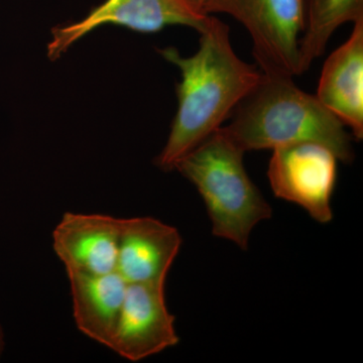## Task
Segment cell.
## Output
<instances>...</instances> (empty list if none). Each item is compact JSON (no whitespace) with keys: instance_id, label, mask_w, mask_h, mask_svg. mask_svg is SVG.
Segmentation results:
<instances>
[{"instance_id":"277c9868","label":"cell","mask_w":363,"mask_h":363,"mask_svg":"<svg viewBox=\"0 0 363 363\" xmlns=\"http://www.w3.org/2000/svg\"><path fill=\"white\" fill-rule=\"evenodd\" d=\"M202 13L229 14L245 26L262 74L302 75L300 40L305 28V0H205Z\"/></svg>"},{"instance_id":"5bb4252c","label":"cell","mask_w":363,"mask_h":363,"mask_svg":"<svg viewBox=\"0 0 363 363\" xmlns=\"http://www.w3.org/2000/svg\"><path fill=\"white\" fill-rule=\"evenodd\" d=\"M4 345H6V341H4V329H2L1 325H0V358H1L2 353H4Z\"/></svg>"},{"instance_id":"7c38bea8","label":"cell","mask_w":363,"mask_h":363,"mask_svg":"<svg viewBox=\"0 0 363 363\" xmlns=\"http://www.w3.org/2000/svg\"><path fill=\"white\" fill-rule=\"evenodd\" d=\"M363 18V0H305V28L300 40L301 73L324 54L332 33Z\"/></svg>"},{"instance_id":"4fadbf2b","label":"cell","mask_w":363,"mask_h":363,"mask_svg":"<svg viewBox=\"0 0 363 363\" xmlns=\"http://www.w3.org/2000/svg\"><path fill=\"white\" fill-rule=\"evenodd\" d=\"M185 1L187 2L189 6L192 7L193 9H195L196 11H198L199 13L204 14L202 13V6L205 0H185Z\"/></svg>"},{"instance_id":"5b68a950","label":"cell","mask_w":363,"mask_h":363,"mask_svg":"<svg viewBox=\"0 0 363 363\" xmlns=\"http://www.w3.org/2000/svg\"><path fill=\"white\" fill-rule=\"evenodd\" d=\"M337 161L321 143H290L272 150L267 176L277 197L304 208L320 223H328L333 217Z\"/></svg>"},{"instance_id":"30bf717a","label":"cell","mask_w":363,"mask_h":363,"mask_svg":"<svg viewBox=\"0 0 363 363\" xmlns=\"http://www.w3.org/2000/svg\"><path fill=\"white\" fill-rule=\"evenodd\" d=\"M325 62L316 97L357 140L363 138V18Z\"/></svg>"},{"instance_id":"7a4b0ae2","label":"cell","mask_w":363,"mask_h":363,"mask_svg":"<svg viewBox=\"0 0 363 363\" xmlns=\"http://www.w3.org/2000/svg\"><path fill=\"white\" fill-rule=\"evenodd\" d=\"M233 116L222 130L245 152L313 142L329 147L339 161L350 162L354 157L345 125L316 95L298 88L293 78L262 73Z\"/></svg>"},{"instance_id":"6da1fadb","label":"cell","mask_w":363,"mask_h":363,"mask_svg":"<svg viewBox=\"0 0 363 363\" xmlns=\"http://www.w3.org/2000/svg\"><path fill=\"white\" fill-rule=\"evenodd\" d=\"M200 33L199 50L193 56H181L175 48L160 51L182 74L178 111L156 160L162 171L175 169L177 162L219 130L262 77V72L235 54L223 21L212 18Z\"/></svg>"},{"instance_id":"3957f363","label":"cell","mask_w":363,"mask_h":363,"mask_svg":"<svg viewBox=\"0 0 363 363\" xmlns=\"http://www.w3.org/2000/svg\"><path fill=\"white\" fill-rule=\"evenodd\" d=\"M245 152L222 130L177 162L175 169L201 195L217 238L247 250L250 233L272 217V208L248 177Z\"/></svg>"},{"instance_id":"8992f818","label":"cell","mask_w":363,"mask_h":363,"mask_svg":"<svg viewBox=\"0 0 363 363\" xmlns=\"http://www.w3.org/2000/svg\"><path fill=\"white\" fill-rule=\"evenodd\" d=\"M212 18L196 11L185 0H105L82 21L52 28L48 57L51 60L60 58L74 43L104 25L124 26L145 33L181 25L201 33Z\"/></svg>"},{"instance_id":"ba28073f","label":"cell","mask_w":363,"mask_h":363,"mask_svg":"<svg viewBox=\"0 0 363 363\" xmlns=\"http://www.w3.org/2000/svg\"><path fill=\"white\" fill-rule=\"evenodd\" d=\"M121 219L66 212L52 231V250L66 271L116 272Z\"/></svg>"},{"instance_id":"9c48e42d","label":"cell","mask_w":363,"mask_h":363,"mask_svg":"<svg viewBox=\"0 0 363 363\" xmlns=\"http://www.w3.org/2000/svg\"><path fill=\"white\" fill-rule=\"evenodd\" d=\"M181 245L178 229L156 218L121 219L116 272L128 284H166Z\"/></svg>"},{"instance_id":"52a82bcc","label":"cell","mask_w":363,"mask_h":363,"mask_svg":"<svg viewBox=\"0 0 363 363\" xmlns=\"http://www.w3.org/2000/svg\"><path fill=\"white\" fill-rule=\"evenodd\" d=\"M166 284H128L109 350L136 362L179 343L175 317L164 297Z\"/></svg>"},{"instance_id":"8fae6325","label":"cell","mask_w":363,"mask_h":363,"mask_svg":"<svg viewBox=\"0 0 363 363\" xmlns=\"http://www.w3.org/2000/svg\"><path fill=\"white\" fill-rule=\"evenodd\" d=\"M66 272L70 283L74 321L78 330L91 340L109 348L128 283L117 272Z\"/></svg>"}]
</instances>
